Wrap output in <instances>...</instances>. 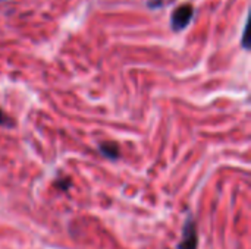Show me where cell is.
<instances>
[{"label":"cell","instance_id":"obj_1","mask_svg":"<svg viewBox=\"0 0 251 249\" xmlns=\"http://www.w3.org/2000/svg\"><path fill=\"white\" fill-rule=\"evenodd\" d=\"M193 15H194L193 6L184 4V6L178 7V9L174 12V15H172V28H174L175 31L184 29V28L190 23V21L193 19Z\"/></svg>","mask_w":251,"mask_h":249},{"label":"cell","instance_id":"obj_2","mask_svg":"<svg viewBox=\"0 0 251 249\" xmlns=\"http://www.w3.org/2000/svg\"><path fill=\"white\" fill-rule=\"evenodd\" d=\"M197 248V232H196V225L193 220H190L185 227H184V235L179 249H196Z\"/></svg>","mask_w":251,"mask_h":249},{"label":"cell","instance_id":"obj_3","mask_svg":"<svg viewBox=\"0 0 251 249\" xmlns=\"http://www.w3.org/2000/svg\"><path fill=\"white\" fill-rule=\"evenodd\" d=\"M100 153L107 158H118L119 157V147L113 142H106L99 147Z\"/></svg>","mask_w":251,"mask_h":249},{"label":"cell","instance_id":"obj_4","mask_svg":"<svg viewBox=\"0 0 251 249\" xmlns=\"http://www.w3.org/2000/svg\"><path fill=\"white\" fill-rule=\"evenodd\" d=\"M6 120H7V117L4 116V113L0 110V125H4L6 123Z\"/></svg>","mask_w":251,"mask_h":249}]
</instances>
